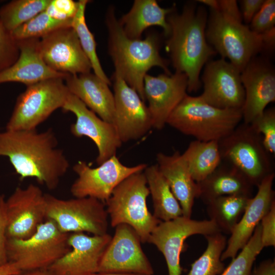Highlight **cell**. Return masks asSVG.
<instances>
[{
	"label": "cell",
	"mask_w": 275,
	"mask_h": 275,
	"mask_svg": "<svg viewBox=\"0 0 275 275\" xmlns=\"http://www.w3.org/2000/svg\"><path fill=\"white\" fill-rule=\"evenodd\" d=\"M5 203L4 195H0V267L9 262L7 253V223Z\"/></svg>",
	"instance_id": "obj_41"
},
{
	"label": "cell",
	"mask_w": 275,
	"mask_h": 275,
	"mask_svg": "<svg viewBox=\"0 0 275 275\" xmlns=\"http://www.w3.org/2000/svg\"><path fill=\"white\" fill-rule=\"evenodd\" d=\"M5 210L7 239H27L46 219L45 194L33 184L17 187L6 200Z\"/></svg>",
	"instance_id": "obj_13"
},
{
	"label": "cell",
	"mask_w": 275,
	"mask_h": 275,
	"mask_svg": "<svg viewBox=\"0 0 275 275\" xmlns=\"http://www.w3.org/2000/svg\"><path fill=\"white\" fill-rule=\"evenodd\" d=\"M143 172L152 199L153 215L162 222L182 216L180 205L157 164L147 166Z\"/></svg>",
	"instance_id": "obj_28"
},
{
	"label": "cell",
	"mask_w": 275,
	"mask_h": 275,
	"mask_svg": "<svg viewBox=\"0 0 275 275\" xmlns=\"http://www.w3.org/2000/svg\"><path fill=\"white\" fill-rule=\"evenodd\" d=\"M51 0H13L0 8V19L10 32L45 10Z\"/></svg>",
	"instance_id": "obj_32"
},
{
	"label": "cell",
	"mask_w": 275,
	"mask_h": 275,
	"mask_svg": "<svg viewBox=\"0 0 275 275\" xmlns=\"http://www.w3.org/2000/svg\"><path fill=\"white\" fill-rule=\"evenodd\" d=\"M263 248L260 223L246 245L219 275H251L253 264Z\"/></svg>",
	"instance_id": "obj_34"
},
{
	"label": "cell",
	"mask_w": 275,
	"mask_h": 275,
	"mask_svg": "<svg viewBox=\"0 0 275 275\" xmlns=\"http://www.w3.org/2000/svg\"><path fill=\"white\" fill-rule=\"evenodd\" d=\"M251 275H275V261L271 259L264 260L252 270Z\"/></svg>",
	"instance_id": "obj_43"
},
{
	"label": "cell",
	"mask_w": 275,
	"mask_h": 275,
	"mask_svg": "<svg viewBox=\"0 0 275 275\" xmlns=\"http://www.w3.org/2000/svg\"><path fill=\"white\" fill-rule=\"evenodd\" d=\"M198 197L205 204L221 196L242 195L251 197L254 186L238 170L221 164L203 180L197 182Z\"/></svg>",
	"instance_id": "obj_26"
},
{
	"label": "cell",
	"mask_w": 275,
	"mask_h": 275,
	"mask_svg": "<svg viewBox=\"0 0 275 275\" xmlns=\"http://www.w3.org/2000/svg\"><path fill=\"white\" fill-rule=\"evenodd\" d=\"M21 271L16 265L11 262H8L4 266L0 267V275H15L19 273Z\"/></svg>",
	"instance_id": "obj_44"
},
{
	"label": "cell",
	"mask_w": 275,
	"mask_h": 275,
	"mask_svg": "<svg viewBox=\"0 0 275 275\" xmlns=\"http://www.w3.org/2000/svg\"><path fill=\"white\" fill-rule=\"evenodd\" d=\"M275 1L265 0L257 12L249 28L258 34H263L275 29Z\"/></svg>",
	"instance_id": "obj_38"
},
{
	"label": "cell",
	"mask_w": 275,
	"mask_h": 275,
	"mask_svg": "<svg viewBox=\"0 0 275 275\" xmlns=\"http://www.w3.org/2000/svg\"><path fill=\"white\" fill-rule=\"evenodd\" d=\"M69 93L61 78H50L26 86L17 98L6 130L36 129L54 111L62 108Z\"/></svg>",
	"instance_id": "obj_9"
},
{
	"label": "cell",
	"mask_w": 275,
	"mask_h": 275,
	"mask_svg": "<svg viewBox=\"0 0 275 275\" xmlns=\"http://www.w3.org/2000/svg\"><path fill=\"white\" fill-rule=\"evenodd\" d=\"M210 9L205 34L208 43L222 58L241 72L254 57L262 51L272 50L275 29L263 34L252 31L242 22L235 0H200Z\"/></svg>",
	"instance_id": "obj_2"
},
{
	"label": "cell",
	"mask_w": 275,
	"mask_h": 275,
	"mask_svg": "<svg viewBox=\"0 0 275 275\" xmlns=\"http://www.w3.org/2000/svg\"><path fill=\"white\" fill-rule=\"evenodd\" d=\"M39 47L46 65L69 74L91 72L92 66L72 27L59 29L40 39Z\"/></svg>",
	"instance_id": "obj_18"
},
{
	"label": "cell",
	"mask_w": 275,
	"mask_h": 275,
	"mask_svg": "<svg viewBox=\"0 0 275 275\" xmlns=\"http://www.w3.org/2000/svg\"><path fill=\"white\" fill-rule=\"evenodd\" d=\"M89 2L88 0H79L78 2V10L72 20L71 27L77 34L81 46L90 61L94 74L110 85L111 80L104 73L96 52V43L94 35L86 24L85 10Z\"/></svg>",
	"instance_id": "obj_33"
},
{
	"label": "cell",
	"mask_w": 275,
	"mask_h": 275,
	"mask_svg": "<svg viewBox=\"0 0 275 275\" xmlns=\"http://www.w3.org/2000/svg\"><path fill=\"white\" fill-rule=\"evenodd\" d=\"M141 243L139 235L131 227L124 224L117 226L101 259L98 272L153 275V268Z\"/></svg>",
	"instance_id": "obj_15"
},
{
	"label": "cell",
	"mask_w": 275,
	"mask_h": 275,
	"mask_svg": "<svg viewBox=\"0 0 275 275\" xmlns=\"http://www.w3.org/2000/svg\"><path fill=\"white\" fill-rule=\"evenodd\" d=\"M242 120L241 109H221L199 96L186 94L169 116L167 124L182 133L203 142L219 141Z\"/></svg>",
	"instance_id": "obj_5"
},
{
	"label": "cell",
	"mask_w": 275,
	"mask_h": 275,
	"mask_svg": "<svg viewBox=\"0 0 275 275\" xmlns=\"http://www.w3.org/2000/svg\"><path fill=\"white\" fill-rule=\"evenodd\" d=\"M174 8H162L155 0H135L129 11L118 20L125 35L130 39H140L143 32L154 25L162 28L168 36L170 26L167 17Z\"/></svg>",
	"instance_id": "obj_27"
},
{
	"label": "cell",
	"mask_w": 275,
	"mask_h": 275,
	"mask_svg": "<svg viewBox=\"0 0 275 275\" xmlns=\"http://www.w3.org/2000/svg\"><path fill=\"white\" fill-rule=\"evenodd\" d=\"M205 237L207 241L206 249L191 264L187 275H219L225 268L221 256L226 247V237L222 232Z\"/></svg>",
	"instance_id": "obj_31"
},
{
	"label": "cell",
	"mask_w": 275,
	"mask_h": 275,
	"mask_svg": "<svg viewBox=\"0 0 275 275\" xmlns=\"http://www.w3.org/2000/svg\"><path fill=\"white\" fill-rule=\"evenodd\" d=\"M15 275H53L48 269H42L26 271H21Z\"/></svg>",
	"instance_id": "obj_45"
},
{
	"label": "cell",
	"mask_w": 275,
	"mask_h": 275,
	"mask_svg": "<svg viewBox=\"0 0 275 275\" xmlns=\"http://www.w3.org/2000/svg\"><path fill=\"white\" fill-rule=\"evenodd\" d=\"M51 129L0 132V156L8 158L21 180L34 178L53 190L66 174L69 162Z\"/></svg>",
	"instance_id": "obj_1"
},
{
	"label": "cell",
	"mask_w": 275,
	"mask_h": 275,
	"mask_svg": "<svg viewBox=\"0 0 275 275\" xmlns=\"http://www.w3.org/2000/svg\"><path fill=\"white\" fill-rule=\"evenodd\" d=\"M187 77L182 73L145 75V98L148 102L153 128H163L171 113L187 94Z\"/></svg>",
	"instance_id": "obj_21"
},
{
	"label": "cell",
	"mask_w": 275,
	"mask_h": 275,
	"mask_svg": "<svg viewBox=\"0 0 275 275\" xmlns=\"http://www.w3.org/2000/svg\"><path fill=\"white\" fill-rule=\"evenodd\" d=\"M91 275H146L138 273H100L97 272Z\"/></svg>",
	"instance_id": "obj_46"
},
{
	"label": "cell",
	"mask_w": 275,
	"mask_h": 275,
	"mask_svg": "<svg viewBox=\"0 0 275 275\" xmlns=\"http://www.w3.org/2000/svg\"><path fill=\"white\" fill-rule=\"evenodd\" d=\"M69 234L62 232L53 221L46 219L30 237L7 239L8 261L21 271L47 269L70 251Z\"/></svg>",
	"instance_id": "obj_7"
},
{
	"label": "cell",
	"mask_w": 275,
	"mask_h": 275,
	"mask_svg": "<svg viewBox=\"0 0 275 275\" xmlns=\"http://www.w3.org/2000/svg\"><path fill=\"white\" fill-rule=\"evenodd\" d=\"M207 18L205 6H197L196 1L187 2L179 13L174 8L167 17L170 33L166 51L175 72L186 75L189 93L197 92L201 88V71L216 53L206 37Z\"/></svg>",
	"instance_id": "obj_3"
},
{
	"label": "cell",
	"mask_w": 275,
	"mask_h": 275,
	"mask_svg": "<svg viewBox=\"0 0 275 275\" xmlns=\"http://www.w3.org/2000/svg\"><path fill=\"white\" fill-rule=\"evenodd\" d=\"M112 236H89L82 232L70 233L71 250L47 269L53 275H91L98 272L102 257Z\"/></svg>",
	"instance_id": "obj_19"
},
{
	"label": "cell",
	"mask_w": 275,
	"mask_h": 275,
	"mask_svg": "<svg viewBox=\"0 0 275 275\" xmlns=\"http://www.w3.org/2000/svg\"><path fill=\"white\" fill-rule=\"evenodd\" d=\"M149 194L143 171L122 181L105 202L111 226L127 224L136 231L142 243L147 242L152 231L161 222L148 210Z\"/></svg>",
	"instance_id": "obj_6"
},
{
	"label": "cell",
	"mask_w": 275,
	"mask_h": 275,
	"mask_svg": "<svg viewBox=\"0 0 275 275\" xmlns=\"http://www.w3.org/2000/svg\"><path fill=\"white\" fill-rule=\"evenodd\" d=\"M251 197L230 195L215 198L206 204L210 220L222 233L231 234L241 217Z\"/></svg>",
	"instance_id": "obj_30"
},
{
	"label": "cell",
	"mask_w": 275,
	"mask_h": 275,
	"mask_svg": "<svg viewBox=\"0 0 275 275\" xmlns=\"http://www.w3.org/2000/svg\"><path fill=\"white\" fill-rule=\"evenodd\" d=\"M114 81L115 115L113 125L122 143L139 139L153 128L145 102L116 72Z\"/></svg>",
	"instance_id": "obj_14"
},
{
	"label": "cell",
	"mask_w": 275,
	"mask_h": 275,
	"mask_svg": "<svg viewBox=\"0 0 275 275\" xmlns=\"http://www.w3.org/2000/svg\"><path fill=\"white\" fill-rule=\"evenodd\" d=\"M203 91L199 96L209 105L221 109H241L245 93L240 72L225 59L209 61L202 76Z\"/></svg>",
	"instance_id": "obj_16"
},
{
	"label": "cell",
	"mask_w": 275,
	"mask_h": 275,
	"mask_svg": "<svg viewBox=\"0 0 275 275\" xmlns=\"http://www.w3.org/2000/svg\"><path fill=\"white\" fill-rule=\"evenodd\" d=\"M245 93L241 108L243 123L250 124L275 101V72L264 57L252 58L240 73Z\"/></svg>",
	"instance_id": "obj_20"
},
{
	"label": "cell",
	"mask_w": 275,
	"mask_h": 275,
	"mask_svg": "<svg viewBox=\"0 0 275 275\" xmlns=\"http://www.w3.org/2000/svg\"><path fill=\"white\" fill-rule=\"evenodd\" d=\"M263 247L275 245V201L260 222Z\"/></svg>",
	"instance_id": "obj_40"
},
{
	"label": "cell",
	"mask_w": 275,
	"mask_h": 275,
	"mask_svg": "<svg viewBox=\"0 0 275 275\" xmlns=\"http://www.w3.org/2000/svg\"><path fill=\"white\" fill-rule=\"evenodd\" d=\"M147 167L145 163L125 166L116 155L94 168L79 161L73 167L77 178L71 185L70 192L75 198L90 197L105 203L122 181L134 173L144 171Z\"/></svg>",
	"instance_id": "obj_11"
},
{
	"label": "cell",
	"mask_w": 275,
	"mask_h": 275,
	"mask_svg": "<svg viewBox=\"0 0 275 275\" xmlns=\"http://www.w3.org/2000/svg\"><path fill=\"white\" fill-rule=\"evenodd\" d=\"M19 53L17 41L0 19V72L12 66L18 59Z\"/></svg>",
	"instance_id": "obj_37"
},
{
	"label": "cell",
	"mask_w": 275,
	"mask_h": 275,
	"mask_svg": "<svg viewBox=\"0 0 275 275\" xmlns=\"http://www.w3.org/2000/svg\"><path fill=\"white\" fill-rule=\"evenodd\" d=\"M78 8V2L72 0H51L45 12L59 20H72Z\"/></svg>",
	"instance_id": "obj_39"
},
{
	"label": "cell",
	"mask_w": 275,
	"mask_h": 275,
	"mask_svg": "<svg viewBox=\"0 0 275 275\" xmlns=\"http://www.w3.org/2000/svg\"><path fill=\"white\" fill-rule=\"evenodd\" d=\"M64 81L71 94L101 119L113 124L114 96L107 83L91 72L69 74Z\"/></svg>",
	"instance_id": "obj_24"
},
{
	"label": "cell",
	"mask_w": 275,
	"mask_h": 275,
	"mask_svg": "<svg viewBox=\"0 0 275 275\" xmlns=\"http://www.w3.org/2000/svg\"><path fill=\"white\" fill-rule=\"evenodd\" d=\"M105 23L108 33V48L115 72L139 95L145 102L144 79L148 71L154 66L171 74L168 62L160 54L158 35L149 34L144 39H132L124 33L116 17L114 7L108 9Z\"/></svg>",
	"instance_id": "obj_4"
},
{
	"label": "cell",
	"mask_w": 275,
	"mask_h": 275,
	"mask_svg": "<svg viewBox=\"0 0 275 275\" xmlns=\"http://www.w3.org/2000/svg\"><path fill=\"white\" fill-rule=\"evenodd\" d=\"M45 197L46 219L53 221L62 232L107 233L108 216L104 202L90 197L64 200L48 194Z\"/></svg>",
	"instance_id": "obj_10"
},
{
	"label": "cell",
	"mask_w": 275,
	"mask_h": 275,
	"mask_svg": "<svg viewBox=\"0 0 275 275\" xmlns=\"http://www.w3.org/2000/svg\"><path fill=\"white\" fill-rule=\"evenodd\" d=\"M62 109L76 117L75 122L70 126L71 133L76 138L88 137L96 145L98 166L116 155L122 143L113 124L101 119L70 92Z\"/></svg>",
	"instance_id": "obj_17"
},
{
	"label": "cell",
	"mask_w": 275,
	"mask_h": 275,
	"mask_svg": "<svg viewBox=\"0 0 275 275\" xmlns=\"http://www.w3.org/2000/svg\"><path fill=\"white\" fill-rule=\"evenodd\" d=\"M40 39L17 41L19 56L12 66L0 72V84L18 82L28 86L50 78L65 80L69 75L55 71L46 65L40 52Z\"/></svg>",
	"instance_id": "obj_23"
},
{
	"label": "cell",
	"mask_w": 275,
	"mask_h": 275,
	"mask_svg": "<svg viewBox=\"0 0 275 275\" xmlns=\"http://www.w3.org/2000/svg\"><path fill=\"white\" fill-rule=\"evenodd\" d=\"M275 174L266 176L257 185L256 195L251 198L241 217L236 225L227 241L221 260L234 258L247 243L256 227L270 209L274 200L272 189Z\"/></svg>",
	"instance_id": "obj_22"
},
{
	"label": "cell",
	"mask_w": 275,
	"mask_h": 275,
	"mask_svg": "<svg viewBox=\"0 0 275 275\" xmlns=\"http://www.w3.org/2000/svg\"><path fill=\"white\" fill-rule=\"evenodd\" d=\"M190 174L196 182L210 175L222 163L218 141L195 140L182 154Z\"/></svg>",
	"instance_id": "obj_29"
},
{
	"label": "cell",
	"mask_w": 275,
	"mask_h": 275,
	"mask_svg": "<svg viewBox=\"0 0 275 275\" xmlns=\"http://www.w3.org/2000/svg\"><path fill=\"white\" fill-rule=\"evenodd\" d=\"M72 22V20L56 19L44 11L12 31L11 34L16 41L41 39L59 29L71 27Z\"/></svg>",
	"instance_id": "obj_35"
},
{
	"label": "cell",
	"mask_w": 275,
	"mask_h": 275,
	"mask_svg": "<svg viewBox=\"0 0 275 275\" xmlns=\"http://www.w3.org/2000/svg\"><path fill=\"white\" fill-rule=\"evenodd\" d=\"M221 232L212 220L197 221L181 216L161 221L150 234L147 242L154 245L163 255L169 275H181V253L186 238L193 235L204 236Z\"/></svg>",
	"instance_id": "obj_12"
},
{
	"label": "cell",
	"mask_w": 275,
	"mask_h": 275,
	"mask_svg": "<svg viewBox=\"0 0 275 275\" xmlns=\"http://www.w3.org/2000/svg\"><path fill=\"white\" fill-rule=\"evenodd\" d=\"M261 135L263 146L270 154H275V109H265L251 123Z\"/></svg>",
	"instance_id": "obj_36"
},
{
	"label": "cell",
	"mask_w": 275,
	"mask_h": 275,
	"mask_svg": "<svg viewBox=\"0 0 275 275\" xmlns=\"http://www.w3.org/2000/svg\"><path fill=\"white\" fill-rule=\"evenodd\" d=\"M264 2V0H242L239 1L241 7L240 11L242 21L245 24H250Z\"/></svg>",
	"instance_id": "obj_42"
},
{
	"label": "cell",
	"mask_w": 275,
	"mask_h": 275,
	"mask_svg": "<svg viewBox=\"0 0 275 275\" xmlns=\"http://www.w3.org/2000/svg\"><path fill=\"white\" fill-rule=\"evenodd\" d=\"M156 158L160 172L180 205L182 216L191 218L198 189L197 183L192 178L182 154L178 151L172 155L159 152Z\"/></svg>",
	"instance_id": "obj_25"
},
{
	"label": "cell",
	"mask_w": 275,
	"mask_h": 275,
	"mask_svg": "<svg viewBox=\"0 0 275 275\" xmlns=\"http://www.w3.org/2000/svg\"><path fill=\"white\" fill-rule=\"evenodd\" d=\"M222 161L240 172L254 186L273 172L262 138L250 124H239L218 141Z\"/></svg>",
	"instance_id": "obj_8"
}]
</instances>
